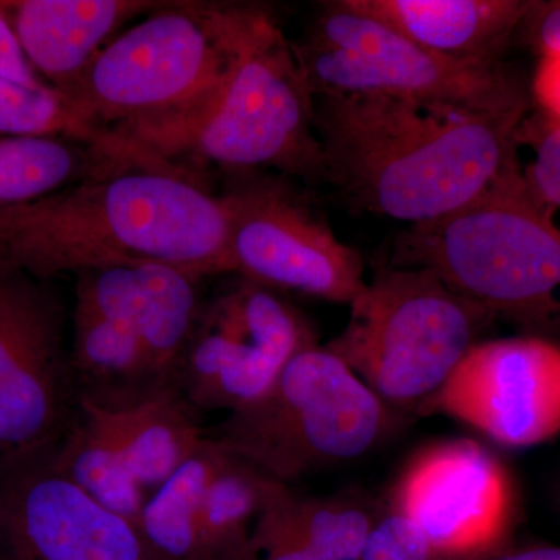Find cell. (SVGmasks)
Wrapping results in <instances>:
<instances>
[{
  "label": "cell",
  "instance_id": "8",
  "mask_svg": "<svg viewBox=\"0 0 560 560\" xmlns=\"http://www.w3.org/2000/svg\"><path fill=\"white\" fill-rule=\"evenodd\" d=\"M294 50L313 94L382 95L478 110L528 108L523 84L501 61L433 54L345 0L324 3L311 35Z\"/></svg>",
  "mask_w": 560,
  "mask_h": 560
},
{
  "label": "cell",
  "instance_id": "14",
  "mask_svg": "<svg viewBox=\"0 0 560 560\" xmlns=\"http://www.w3.org/2000/svg\"><path fill=\"white\" fill-rule=\"evenodd\" d=\"M162 2L151 0H0L22 54L40 80L62 97L92 61Z\"/></svg>",
  "mask_w": 560,
  "mask_h": 560
},
{
  "label": "cell",
  "instance_id": "19",
  "mask_svg": "<svg viewBox=\"0 0 560 560\" xmlns=\"http://www.w3.org/2000/svg\"><path fill=\"white\" fill-rule=\"evenodd\" d=\"M70 370L83 385L80 397L108 410L150 399L138 324L101 318L73 308Z\"/></svg>",
  "mask_w": 560,
  "mask_h": 560
},
{
  "label": "cell",
  "instance_id": "35",
  "mask_svg": "<svg viewBox=\"0 0 560 560\" xmlns=\"http://www.w3.org/2000/svg\"><path fill=\"white\" fill-rule=\"evenodd\" d=\"M10 560H13V559H10Z\"/></svg>",
  "mask_w": 560,
  "mask_h": 560
},
{
  "label": "cell",
  "instance_id": "27",
  "mask_svg": "<svg viewBox=\"0 0 560 560\" xmlns=\"http://www.w3.org/2000/svg\"><path fill=\"white\" fill-rule=\"evenodd\" d=\"M248 560H320L290 506V488L276 481L250 533Z\"/></svg>",
  "mask_w": 560,
  "mask_h": 560
},
{
  "label": "cell",
  "instance_id": "1",
  "mask_svg": "<svg viewBox=\"0 0 560 560\" xmlns=\"http://www.w3.org/2000/svg\"><path fill=\"white\" fill-rule=\"evenodd\" d=\"M228 241L226 210L201 173L154 156L114 158L65 189L0 209V268L46 282L106 265L226 275Z\"/></svg>",
  "mask_w": 560,
  "mask_h": 560
},
{
  "label": "cell",
  "instance_id": "13",
  "mask_svg": "<svg viewBox=\"0 0 560 560\" xmlns=\"http://www.w3.org/2000/svg\"><path fill=\"white\" fill-rule=\"evenodd\" d=\"M205 307L223 331L228 364L201 410L231 412L256 400L298 353L318 345L293 304L245 279Z\"/></svg>",
  "mask_w": 560,
  "mask_h": 560
},
{
  "label": "cell",
  "instance_id": "9",
  "mask_svg": "<svg viewBox=\"0 0 560 560\" xmlns=\"http://www.w3.org/2000/svg\"><path fill=\"white\" fill-rule=\"evenodd\" d=\"M232 272L270 290L350 305L366 289L360 254L342 243L287 176L221 172Z\"/></svg>",
  "mask_w": 560,
  "mask_h": 560
},
{
  "label": "cell",
  "instance_id": "10",
  "mask_svg": "<svg viewBox=\"0 0 560 560\" xmlns=\"http://www.w3.org/2000/svg\"><path fill=\"white\" fill-rule=\"evenodd\" d=\"M418 526L448 560H482L508 550L515 492L503 463L471 440L436 442L416 453L388 504Z\"/></svg>",
  "mask_w": 560,
  "mask_h": 560
},
{
  "label": "cell",
  "instance_id": "24",
  "mask_svg": "<svg viewBox=\"0 0 560 560\" xmlns=\"http://www.w3.org/2000/svg\"><path fill=\"white\" fill-rule=\"evenodd\" d=\"M290 506L301 533L320 560H359L385 510L361 493L304 497L291 489Z\"/></svg>",
  "mask_w": 560,
  "mask_h": 560
},
{
  "label": "cell",
  "instance_id": "3",
  "mask_svg": "<svg viewBox=\"0 0 560 560\" xmlns=\"http://www.w3.org/2000/svg\"><path fill=\"white\" fill-rule=\"evenodd\" d=\"M268 10L162 2L120 32L66 95L113 154L173 161L209 119Z\"/></svg>",
  "mask_w": 560,
  "mask_h": 560
},
{
  "label": "cell",
  "instance_id": "16",
  "mask_svg": "<svg viewBox=\"0 0 560 560\" xmlns=\"http://www.w3.org/2000/svg\"><path fill=\"white\" fill-rule=\"evenodd\" d=\"M62 331L65 318L50 324L0 385V458L36 451L60 422L70 370Z\"/></svg>",
  "mask_w": 560,
  "mask_h": 560
},
{
  "label": "cell",
  "instance_id": "32",
  "mask_svg": "<svg viewBox=\"0 0 560 560\" xmlns=\"http://www.w3.org/2000/svg\"><path fill=\"white\" fill-rule=\"evenodd\" d=\"M0 77L27 84H46L28 65L9 22L0 11Z\"/></svg>",
  "mask_w": 560,
  "mask_h": 560
},
{
  "label": "cell",
  "instance_id": "20",
  "mask_svg": "<svg viewBox=\"0 0 560 560\" xmlns=\"http://www.w3.org/2000/svg\"><path fill=\"white\" fill-rule=\"evenodd\" d=\"M80 418L50 469L68 478L103 506L138 525L145 499L119 442L98 405L79 399Z\"/></svg>",
  "mask_w": 560,
  "mask_h": 560
},
{
  "label": "cell",
  "instance_id": "31",
  "mask_svg": "<svg viewBox=\"0 0 560 560\" xmlns=\"http://www.w3.org/2000/svg\"><path fill=\"white\" fill-rule=\"evenodd\" d=\"M533 94L541 116L560 125V55L540 57L534 75Z\"/></svg>",
  "mask_w": 560,
  "mask_h": 560
},
{
  "label": "cell",
  "instance_id": "4",
  "mask_svg": "<svg viewBox=\"0 0 560 560\" xmlns=\"http://www.w3.org/2000/svg\"><path fill=\"white\" fill-rule=\"evenodd\" d=\"M393 265L433 272L530 337H560V224L534 197L518 156L480 197L404 232Z\"/></svg>",
  "mask_w": 560,
  "mask_h": 560
},
{
  "label": "cell",
  "instance_id": "29",
  "mask_svg": "<svg viewBox=\"0 0 560 560\" xmlns=\"http://www.w3.org/2000/svg\"><path fill=\"white\" fill-rule=\"evenodd\" d=\"M359 560H448L431 547L418 526L385 506Z\"/></svg>",
  "mask_w": 560,
  "mask_h": 560
},
{
  "label": "cell",
  "instance_id": "18",
  "mask_svg": "<svg viewBox=\"0 0 560 560\" xmlns=\"http://www.w3.org/2000/svg\"><path fill=\"white\" fill-rule=\"evenodd\" d=\"M102 410L142 489L164 485L206 441L194 408L179 393L160 394L120 410Z\"/></svg>",
  "mask_w": 560,
  "mask_h": 560
},
{
  "label": "cell",
  "instance_id": "25",
  "mask_svg": "<svg viewBox=\"0 0 560 560\" xmlns=\"http://www.w3.org/2000/svg\"><path fill=\"white\" fill-rule=\"evenodd\" d=\"M60 318V298L46 280L0 268V385L32 342Z\"/></svg>",
  "mask_w": 560,
  "mask_h": 560
},
{
  "label": "cell",
  "instance_id": "17",
  "mask_svg": "<svg viewBox=\"0 0 560 560\" xmlns=\"http://www.w3.org/2000/svg\"><path fill=\"white\" fill-rule=\"evenodd\" d=\"M138 330L151 394L179 393L178 381L202 304L198 282L160 264L136 265Z\"/></svg>",
  "mask_w": 560,
  "mask_h": 560
},
{
  "label": "cell",
  "instance_id": "15",
  "mask_svg": "<svg viewBox=\"0 0 560 560\" xmlns=\"http://www.w3.org/2000/svg\"><path fill=\"white\" fill-rule=\"evenodd\" d=\"M423 49L456 61L500 62L533 2L526 0H345Z\"/></svg>",
  "mask_w": 560,
  "mask_h": 560
},
{
  "label": "cell",
  "instance_id": "5",
  "mask_svg": "<svg viewBox=\"0 0 560 560\" xmlns=\"http://www.w3.org/2000/svg\"><path fill=\"white\" fill-rule=\"evenodd\" d=\"M399 419L340 357L315 345L260 397L231 411L209 440L289 486L368 455Z\"/></svg>",
  "mask_w": 560,
  "mask_h": 560
},
{
  "label": "cell",
  "instance_id": "34",
  "mask_svg": "<svg viewBox=\"0 0 560 560\" xmlns=\"http://www.w3.org/2000/svg\"><path fill=\"white\" fill-rule=\"evenodd\" d=\"M0 540H3V537H2V529H0Z\"/></svg>",
  "mask_w": 560,
  "mask_h": 560
},
{
  "label": "cell",
  "instance_id": "28",
  "mask_svg": "<svg viewBox=\"0 0 560 560\" xmlns=\"http://www.w3.org/2000/svg\"><path fill=\"white\" fill-rule=\"evenodd\" d=\"M517 143L530 150L528 167L523 168L534 197L551 213L560 210V125L547 117H525L517 132ZM522 165V164H521Z\"/></svg>",
  "mask_w": 560,
  "mask_h": 560
},
{
  "label": "cell",
  "instance_id": "7",
  "mask_svg": "<svg viewBox=\"0 0 560 560\" xmlns=\"http://www.w3.org/2000/svg\"><path fill=\"white\" fill-rule=\"evenodd\" d=\"M315 94L294 44L268 11L243 51L223 97L172 162L201 173L275 171L327 183L313 121Z\"/></svg>",
  "mask_w": 560,
  "mask_h": 560
},
{
  "label": "cell",
  "instance_id": "6",
  "mask_svg": "<svg viewBox=\"0 0 560 560\" xmlns=\"http://www.w3.org/2000/svg\"><path fill=\"white\" fill-rule=\"evenodd\" d=\"M349 308L326 346L400 418L416 416L495 319L422 268L378 272Z\"/></svg>",
  "mask_w": 560,
  "mask_h": 560
},
{
  "label": "cell",
  "instance_id": "11",
  "mask_svg": "<svg viewBox=\"0 0 560 560\" xmlns=\"http://www.w3.org/2000/svg\"><path fill=\"white\" fill-rule=\"evenodd\" d=\"M416 416H447L511 448L560 433V346L540 337L480 341Z\"/></svg>",
  "mask_w": 560,
  "mask_h": 560
},
{
  "label": "cell",
  "instance_id": "12",
  "mask_svg": "<svg viewBox=\"0 0 560 560\" xmlns=\"http://www.w3.org/2000/svg\"><path fill=\"white\" fill-rule=\"evenodd\" d=\"M0 529L13 560H162L135 522L47 469L0 490Z\"/></svg>",
  "mask_w": 560,
  "mask_h": 560
},
{
  "label": "cell",
  "instance_id": "22",
  "mask_svg": "<svg viewBox=\"0 0 560 560\" xmlns=\"http://www.w3.org/2000/svg\"><path fill=\"white\" fill-rule=\"evenodd\" d=\"M114 154L65 138L0 139V209L38 200L86 178Z\"/></svg>",
  "mask_w": 560,
  "mask_h": 560
},
{
  "label": "cell",
  "instance_id": "23",
  "mask_svg": "<svg viewBox=\"0 0 560 560\" xmlns=\"http://www.w3.org/2000/svg\"><path fill=\"white\" fill-rule=\"evenodd\" d=\"M275 482L246 460L228 455L202 501L201 530L209 560H248L254 523Z\"/></svg>",
  "mask_w": 560,
  "mask_h": 560
},
{
  "label": "cell",
  "instance_id": "30",
  "mask_svg": "<svg viewBox=\"0 0 560 560\" xmlns=\"http://www.w3.org/2000/svg\"><path fill=\"white\" fill-rule=\"evenodd\" d=\"M522 27L540 57L560 55V0L533 2Z\"/></svg>",
  "mask_w": 560,
  "mask_h": 560
},
{
  "label": "cell",
  "instance_id": "2",
  "mask_svg": "<svg viewBox=\"0 0 560 560\" xmlns=\"http://www.w3.org/2000/svg\"><path fill=\"white\" fill-rule=\"evenodd\" d=\"M528 108L478 110L382 97L315 94L334 184L352 205L410 226L440 220L489 189L517 158Z\"/></svg>",
  "mask_w": 560,
  "mask_h": 560
},
{
  "label": "cell",
  "instance_id": "21",
  "mask_svg": "<svg viewBox=\"0 0 560 560\" xmlns=\"http://www.w3.org/2000/svg\"><path fill=\"white\" fill-rule=\"evenodd\" d=\"M228 453L206 436L164 485L145 500L138 528L162 560H209L201 530L202 501Z\"/></svg>",
  "mask_w": 560,
  "mask_h": 560
},
{
  "label": "cell",
  "instance_id": "33",
  "mask_svg": "<svg viewBox=\"0 0 560 560\" xmlns=\"http://www.w3.org/2000/svg\"><path fill=\"white\" fill-rule=\"evenodd\" d=\"M482 560H560V547H533L525 550H504Z\"/></svg>",
  "mask_w": 560,
  "mask_h": 560
},
{
  "label": "cell",
  "instance_id": "26",
  "mask_svg": "<svg viewBox=\"0 0 560 560\" xmlns=\"http://www.w3.org/2000/svg\"><path fill=\"white\" fill-rule=\"evenodd\" d=\"M65 138L109 151L81 124L60 92L0 77V139Z\"/></svg>",
  "mask_w": 560,
  "mask_h": 560
}]
</instances>
